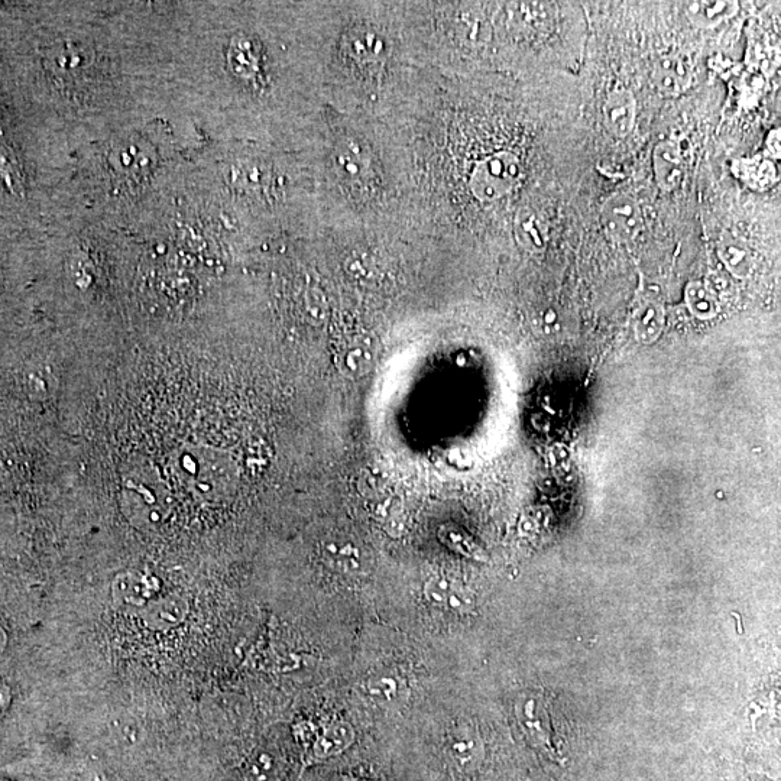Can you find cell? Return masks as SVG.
Segmentation results:
<instances>
[{
  "label": "cell",
  "mask_w": 781,
  "mask_h": 781,
  "mask_svg": "<svg viewBox=\"0 0 781 781\" xmlns=\"http://www.w3.org/2000/svg\"><path fill=\"white\" fill-rule=\"evenodd\" d=\"M601 225L612 241H633L644 228L640 203L633 194H614L606 199L602 206Z\"/></svg>",
  "instance_id": "obj_3"
},
{
  "label": "cell",
  "mask_w": 781,
  "mask_h": 781,
  "mask_svg": "<svg viewBox=\"0 0 781 781\" xmlns=\"http://www.w3.org/2000/svg\"><path fill=\"white\" fill-rule=\"evenodd\" d=\"M653 165L654 176L661 190L672 191L679 186L683 178V157L676 142H660L654 148Z\"/></svg>",
  "instance_id": "obj_10"
},
{
  "label": "cell",
  "mask_w": 781,
  "mask_h": 781,
  "mask_svg": "<svg viewBox=\"0 0 781 781\" xmlns=\"http://www.w3.org/2000/svg\"><path fill=\"white\" fill-rule=\"evenodd\" d=\"M686 304L690 313L701 320L714 319L719 311V303L714 291L702 281L687 285Z\"/></svg>",
  "instance_id": "obj_16"
},
{
  "label": "cell",
  "mask_w": 781,
  "mask_h": 781,
  "mask_svg": "<svg viewBox=\"0 0 781 781\" xmlns=\"http://www.w3.org/2000/svg\"><path fill=\"white\" fill-rule=\"evenodd\" d=\"M718 255L734 277L748 278L754 270V256L750 246L732 233L722 236L718 242Z\"/></svg>",
  "instance_id": "obj_12"
},
{
  "label": "cell",
  "mask_w": 781,
  "mask_h": 781,
  "mask_svg": "<svg viewBox=\"0 0 781 781\" xmlns=\"http://www.w3.org/2000/svg\"><path fill=\"white\" fill-rule=\"evenodd\" d=\"M333 781H361V780L348 779V777H339V779Z\"/></svg>",
  "instance_id": "obj_19"
},
{
  "label": "cell",
  "mask_w": 781,
  "mask_h": 781,
  "mask_svg": "<svg viewBox=\"0 0 781 781\" xmlns=\"http://www.w3.org/2000/svg\"><path fill=\"white\" fill-rule=\"evenodd\" d=\"M375 362L374 345L366 337H355L343 345L336 356V365L340 374L346 378L365 377Z\"/></svg>",
  "instance_id": "obj_8"
},
{
  "label": "cell",
  "mask_w": 781,
  "mask_h": 781,
  "mask_svg": "<svg viewBox=\"0 0 781 781\" xmlns=\"http://www.w3.org/2000/svg\"><path fill=\"white\" fill-rule=\"evenodd\" d=\"M356 734L352 725L346 721H335L329 725L313 745V757L327 760L348 750L355 741Z\"/></svg>",
  "instance_id": "obj_13"
},
{
  "label": "cell",
  "mask_w": 781,
  "mask_h": 781,
  "mask_svg": "<svg viewBox=\"0 0 781 781\" xmlns=\"http://www.w3.org/2000/svg\"><path fill=\"white\" fill-rule=\"evenodd\" d=\"M693 80V70L689 61L682 55H663L653 68V81L661 95L680 96L689 89Z\"/></svg>",
  "instance_id": "obj_6"
},
{
  "label": "cell",
  "mask_w": 781,
  "mask_h": 781,
  "mask_svg": "<svg viewBox=\"0 0 781 781\" xmlns=\"http://www.w3.org/2000/svg\"><path fill=\"white\" fill-rule=\"evenodd\" d=\"M515 233L520 245L533 254L543 252L549 242L546 223L531 209H521L518 212L515 219Z\"/></svg>",
  "instance_id": "obj_14"
},
{
  "label": "cell",
  "mask_w": 781,
  "mask_h": 781,
  "mask_svg": "<svg viewBox=\"0 0 781 781\" xmlns=\"http://www.w3.org/2000/svg\"><path fill=\"white\" fill-rule=\"evenodd\" d=\"M149 586L142 576L131 575L121 576V579L116 582L115 596L121 598L123 602H129V604H139L141 599H147L149 596Z\"/></svg>",
  "instance_id": "obj_18"
},
{
  "label": "cell",
  "mask_w": 781,
  "mask_h": 781,
  "mask_svg": "<svg viewBox=\"0 0 781 781\" xmlns=\"http://www.w3.org/2000/svg\"><path fill=\"white\" fill-rule=\"evenodd\" d=\"M514 714L524 737L534 747L549 753L554 751L552 714L543 693H521L515 701Z\"/></svg>",
  "instance_id": "obj_2"
},
{
  "label": "cell",
  "mask_w": 781,
  "mask_h": 781,
  "mask_svg": "<svg viewBox=\"0 0 781 781\" xmlns=\"http://www.w3.org/2000/svg\"><path fill=\"white\" fill-rule=\"evenodd\" d=\"M666 322L663 306L647 300L638 307L634 316V332L641 345H651L661 336Z\"/></svg>",
  "instance_id": "obj_15"
},
{
  "label": "cell",
  "mask_w": 781,
  "mask_h": 781,
  "mask_svg": "<svg viewBox=\"0 0 781 781\" xmlns=\"http://www.w3.org/2000/svg\"><path fill=\"white\" fill-rule=\"evenodd\" d=\"M424 596L434 608L452 614L468 615L475 611V598L455 580L436 576L424 585Z\"/></svg>",
  "instance_id": "obj_4"
},
{
  "label": "cell",
  "mask_w": 781,
  "mask_h": 781,
  "mask_svg": "<svg viewBox=\"0 0 781 781\" xmlns=\"http://www.w3.org/2000/svg\"><path fill=\"white\" fill-rule=\"evenodd\" d=\"M322 559L330 569L345 575L364 570L366 559L358 544L351 540L330 539L322 544Z\"/></svg>",
  "instance_id": "obj_9"
},
{
  "label": "cell",
  "mask_w": 781,
  "mask_h": 781,
  "mask_svg": "<svg viewBox=\"0 0 781 781\" xmlns=\"http://www.w3.org/2000/svg\"><path fill=\"white\" fill-rule=\"evenodd\" d=\"M740 3L735 0H696L683 3V11L693 25L715 28L737 14Z\"/></svg>",
  "instance_id": "obj_11"
},
{
  "label": "cell",
  "mask_w": 781,
  "mask_h": 781,
  "mask_svg": "<svg viewBox=\"0 0 781 781\" xmlns=\"http://www.w3.org/2000/svg\"><path fill=\"white\" fill-rule=\"evenodd\" d=\"M635 116H637V102L633 92L625 87L612 90L602 108L606 131L614 138H627L633 132Z\"/></svg>",
  "instance_id": "obj_5"
},
{
  "label": "cell",
  "mask_w": 781,
  "mask_h": 781,
  "mask_svg": "<svg viewBox=\"0 0 781 781\" xmlns=\"http://www.w3.org/2000/svg\"><path fill=\"white\" fill-rule=\"evenodd\" d=\"M481 741L468 728L456 729L450 740V754L460 766H472L481 755Z\"/></svg>",
  "instance_id": "obj_17"
},
{
  "label": "cell",
  "mask_w": 781,
  "mask_h": 781,
  "mask_svg": "<svg viewBox=\"0 0 781 781\" xmlns=\"http://www.w3.org/2000/svg\"><path fill=\"white\" fill-rule=\"evenodd\" d=\"M359 693L372 705L390 708V706L403 702L407 686L397 674L379 672L365 677L359 683Z\"/></svg>",
  "instance_id": "obj_7"
},
{
  "label": "cell",
  "mask_w": 781,
  "mask_h": 781,
  "mask_svg": "<svg viewBox=\"0 0 781 781\" xmlns=\"http://www.w3.org/2000/svg\"><path fill=\"white\" fill-rule=\"evenodd\" d=\"M521 165L510 152L492 155L476 165L472 177V189L484 202L497 200L510 193L520 180Z\"/></svg>",
  "instance_id": "obj_1"
}]
</instances>
